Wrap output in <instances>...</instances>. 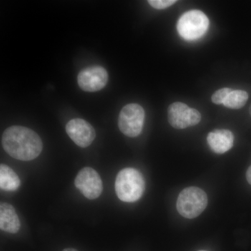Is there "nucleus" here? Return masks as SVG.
<instances>
[{
	"label": "nucleus",
	"mask_w": 251,
	"mask_h": 251,
	"mask_svg": "<svg viewBox=\"0 0 251 251\" xmlns=\"http://www.w3.org/2000/svg\"><path fill=\"white\" fill-rule=\"evenodd\" d=\"M1 144L9 156L20 161H32L43 150L39 135L30 128L21 126L6 128L1 137Z\"/></svg>",
	"instance_id": "f257e3e1"
},
{
	"label": "nucleus",
	"mask_w": 251,
	"mask_h": 251,
	"mask_svg": "<svg viewBox=\"0 0 251 251\" xmlns=\"http://www.w3.org/2000/svg\"><path fill=\"white\" fill-rule=\"evenodd\" d=\"M208 204L206 193L195 186L184 188L178 196L176 209L180 215L186 219L198 217L206 209Z\"/></svg>",
	"instance_id": "7ed1b4c3"
},
{
	"label": "nucleus",
	"mask_w": 251,
	"mask_h": 251,
	"mask_svg": "<svg viewBox=\"0 0 251 251\" xmlns=\"http://www.w3.org/2000/svg\"><path fill=\"white\" fill-rule=\"evenodd\" d=\"M208 145L216 153H224L233 147V133L229 130L216 129L207 135Z\"/></svg>",
	"instance_id": "9d476101"
},
{
	"label": "nucleus",
	"mask_w": 251,
	"mask_h": 251,
	"mask_svg": "<svg viewBox=\"0 0 251 251\" xmlns=\"http://www.w3.org/2000/svg\"><path fill=\"white\" fill-rule=\"evenodd\" d=\"M0 228L9 233L16 234L21 228V222L16 209L9 203L0 204Z\"/></svg>",
	"instance_id": "9b49d317"
},
{
	"label": "nucleus",
	"mask_w": 251,
	"mask_h": 251,
	"mask_svg": "<svg viewBox=\"0 0 251 251\" xmlns=\"http://www.w3.org/2000/svg\"><path fill=\"white\" fill-rule=\"evenodd\" d=\"M232 91V89L227 88V87L220 89L213 94L212 97H211V101L216 104V105L224 104L225 100H226Z\"/></svg>",
	"instance_id": "4468645a"
},
{
	"label": "nucleus",
	"mask_w": 251,
	"mask_h": 251,
	"mask_svg": "<svg viewBox=\"0 0 251 251\" xmlns=\"http://www.w3.org/2000/svg\"><path fill=\"white\" fill-rule=\"evenodd\" d=\"M145 110L141 105L130 103L125 105L119 115L118 125L122 133L130 138L138 136L143 130Z\"/></svg>",
	"instance_id": "39448f33"
},
{
	"label": "nucleus",
	"mask_w": 251,
	"mask_h": 251,
	"mask_svg": "<svg viewBox=\"0 0 251 251\" xmlns=\"http://www.w3.org/2000/svg\"><path fill=\"white\" fill-rule=\"evenodd\" d=\"M176 2V0H149L150 6L156 9H164Z\"/></svg>",
	"instance_id": "2eb2a0df"
},
{
	"label": "nucleus",
	"mask_w": 251,
	"mask_h": 251,
	"mask_svg": "<svg viewBox=\"0 0 251 251\" xmlns=\"http://www.w3.org/2000/svg\"><path fill=\"white\" fill-rule=\"evenodd\" d=\"M21 186L18 175L5 164L0 166V188L6 191H16Z\"/></svg>",
	"instance_id": "f8f14e48"
},
{
	"label": "nucleus",
	"mask_w": 251,
	"mask_h": 251,
	"mask_svg": "<svg viewBox=\"0 0 251 251\" xmlns=\"http://www.w3.org/2000/svg\"><path fill=\"white\" fill-rule=\"evenodd\" d=\"M115 191L120 201L134 202L143 196L145 182L143 175L135 168H126L119 172L115 180Z\"/></svg>",
	"instance_id": "f03ea898"
},
{
	"label": "nucleus",
	"mask_w": 251,
	"mask_h": 251,
	"mask_svg": "<svg viewBox=\"0 0 251 251\" xmlns=\"http://www.w3.org/2000/svg\"></svg>",
	"instance_id": "6ab92c4d"
},
{
	"label": "nucleus",
	"mask_w": 251,
	"mask_h": 251,
	"mask_svg": "<svg viewBox=\"0 0 251 251\" xmlns=\"http://www.w3.org/2000/svg\"><path fill=\"white\" fill-rule=\"evenodd\" d=\"M75 185L89 200L97 199L103 191V182L100 175L90 167H85L77 173Z\"/></svg>",
	"instance_id": "0eeeda50"
},
{
	"label": "nucleus",
	"mask_w": 251,
	"mask_h": 251,
	"mask_svg": "<svg viewBox=\"0 0 251 251\" xmlns=\"http://www.w3.org/2000/svg\"><path fill=\"white\" fill-rule=\"evenodd\" d=\"M246 176H247L248 182L249 183V184L251 185V166L248 168Z\"/></svg>",
	"instance_id": "dca6fc26"
},
{
	"label": "nucleus",
	"mask_w": 251,
	"mask_h": 251,
	"mask_svg": "<svg viewBox=\"0 0 251 251\" xmlns=\"http://www.w3.org/2000/svg\"><path fill=\"white\" fill-rule=\"evenodd\" d=\"M168 122L176 129H184L197 125L201 120V115L196 109L191 108L181 102L170 105L168 110Z\"/></svg>",
	"instance_id": "423d86ee"
},
{
	"label": "nucleus",
	"mask_w": 251,
	"mask_h": 251,
	"mask_svg": "<svg viewBox=\"0 0 251 251\" xmlns=\"http://www.w3.org/2000/svg\"><path fill=\"white\" fill-rule=\"evenodd\" d=\"M249 112H250V114H251V107H250V110H249Z\"/></svg>",
	"instance_id": "a211bd4d"
},
{
	"label": "nucleus",
	"mask_w": 251,
	"mask_h": 251,
	"mask_svg": "<svg viewBox=\"0 0 251 251\" xmlns=\"http://www.w3.org/2000/svg\"><path fill=\"white\" fill-rule=\"evenodd\" d=\"M66 131L71 139L82 148L90 146L96 138L93 126L82 119L70 120L66 126Z\"/></svg>",
	"instance_id": "1a4fd4ad"
},
{
	"label": "nucleus",
	"mask_w": 251,
	"mask_h": 251,
	"mask_svg": "<svg viewBox=\"0 0 251 251\" xmlns=\"http://www.w3.org/2000/svg\"><path fill=\"white\" fill-rule=\"evenodd\" d=\"M248 99L249 94L245 91L232 90L225 100L224 105L231 109H240L245 105Z\"/></svg>",
	"instance_id": "ddd939ff"
},
{
	"label": "nucleus",
	"mask_w": 251,
	"mask_h": 251,
	"mask_svg": "<svg viewBox=\"0 0 251 251\" xmlns=\"http://www.w3.org/2000/svg\"><path fill=\"white\" fill-rule=\"evenodd\" d=\"M209 21L202 11L191 10L180 17L176 29L181 38L193 41L202 37L209 28Z\"/></svg>",
	"instance_id": "20e7f679"
},
{
	"label": "nucleus",
	"mask_w": 251,
	"mask_h": 251,
	"mask_svg": "<svg viewBox=\"0 0 251 251\" xmlns=\"http://www.w3.org/2000/svg\"><path fill=\"white\" fill-rule=\"evenodd\" d=\"M62 251H78L76 250V249H72V248H69V249H64Z\"/></svg>",
	"instance_id": "f3484780"
},
{
	"label": "nucleus",
	"mask_w": 251,
	"mask_h": 251,
	"mask_svg": "<svg viewBox=\"0 0 251 251\" xmlns=\"http://www.w3.org/2000/svg\"><path fill=\"white\" fill-rule=\"evenodd\" d=\"M108 81V72L100 66L86 68L77 75L79 87L85 92H94L102 90L107 85Z\"/></svg>",
	"instance_id": "6e6552de"
}]
</instances>
